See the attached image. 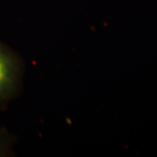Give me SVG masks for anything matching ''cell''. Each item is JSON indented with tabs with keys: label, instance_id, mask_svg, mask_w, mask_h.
<instances>
[{
	"label": "cell",
	"instance_id": "cell-1",
	"mask_svg": "<svg viewBox=\"0 0 157 157\" xmlns=\"http://www.w3.org/2000/svg\"><path fill=\"white\" fill-rule=\"evenodd\" d=\"M20 75L17 56L0 42V109L15 96Z\"/></svg>",
	"mask_w": 157,
	"mask_h": 157
},
{
	"label": "cell",
	"instance_id": "cell-2",
	"mask_svg": "<svg viewBox=\"0 0 157 157\" xmlns=\"http://www.w3.org/2000/svg\"><path fill=\"white\" fill-rule=\"evenodd\" d=\"M11 139L6 132L0 131V156H6L10 152Z\"/></svg>",
	"mask_w": 157,
	"mask_h": 157
}]
</instances>
